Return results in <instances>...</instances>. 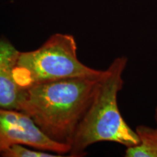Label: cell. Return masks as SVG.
Wrapping results in <instances>:
<instances>
[{"label": "cell", "instance_id": "cell-1", "mask_svg": "<svg viewBox=\"0 0 157 157\" xmlns=\"http://www.w3.org/2000/svg\"><path fill=\"white\" fill-rule=\"evenodd\" d=\"M101 77L66 78L25 89L20 111L51 140L71 146Z\"/></svg>", "mask_w": 157, "mask_h": 157}, {"label": "cell", "instance_id": "cell-2", "mask_svg": "<svg viewBox=\"0 0 157 157\" xmlns=\"http://www.w3.org/2000/svg\"><path fill=\"white\" fill-rule=\"evenodd\" d=\"M127 62L125 56L118 57L103 71L93 101L74 135L70 156H84L86 149L96 143H117L127 148L139 143L136 132L123 119L117 103Z\"/></svg>", "mask_w": 157, "mask_h": 157}, {"label": "cell", "instance_id": "cell-3", "mask_svg": "<svg viewBox=\"0 0 157 157\" xmlns=\"http://www.w3.org/2000/svg\"><path fill=\"white\" fill-rule=\"evenodd\" d=\"M103 71L86 66L78 60L74 36L57 33L49 37L40 48L20 51L13 75L22 89L75 77H101Z\"/></svg>", "mask_w": 157, "mask_h": 157}, {"label": "cell", "instance_id": "cell-4", "mask_svg": "<svg viewBox=\"0 0 157 157\" xmlns=\"http://www.w3.org/2000/svg\"><path fill=\"white\" fill-rule=\"evenodd\" d=\"M17 144L61 155L71 151L70 146L49 138L27 113L0 107V154Z\"/></svg>", "mask_w": 157, "mask_h": 157}, {"label": "cell", "instance_id": "cell-5", "mask_svg": "<svg viewBox=\"0 0 157 157\" xmlns=\"http://www.w3.org/2000/svg\"><path fill=\"white\" fill-rule=\"evenodd\" d=\"M20 51L5 37L0 38V107L20 110L25 89L17 85L13 71Z\"/></svg>", "mask_w": 157, "mask_h": 157}, {"label": "cell", "instance_id": "cell-6", "mask_svg": "<svg viewBox=\"0 0 157 157\" xmlns=\"http://www.w3.org/2000/svg\"><path fill=\"white\" fill-rule=\"evenodd\" d=\"M139 138L136 146L127 148V157H157V127L138 125L135 129Z\"/></svg>", "mask_w": 157, "mask_h": 157}, {"label": "cell", "instance_id": "cell-7", "mask_svg": "<svg viewBox=\"0 0 157 157\" xmlns=\"http://www.w3.org/2000/svg\"><path fill=\"white\" fill-rule=\"evenodd\" d=\"M1 156L5 157H58L63 156L61 154H51L46 152V151L39 150L36 151L34 149L28 148L25 146L21 144L14 145L11 146L5 151L2 153Z\"/></svg>", "mask_w": 157, "mask_h": 157}, {"label": "cell", "instance_id": "cell-8", "mask_svg": "<svg viewBox=\"0 0 157 157\" xmlns=\"http://www.w3.org/2000/svg\"><path fill=\"white\" fill-rule=\"evenodd\" d=\"M155 120H156V122L157 124V105L156 109H155Z\"/></svg>", "mask_w": 157, "mask_h": 157}]
</instances>
